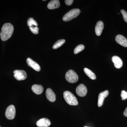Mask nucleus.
Wrapping results in <instances>:
<instances>
[{
	"label": "nucleus",
	"mask_w": 127,
	"mask_h": 127,
	"mask_svg": "<svg viewBox=\"0 0 127 127\" xmlns=\"http://www.w3.org/2000/svg\"><path fill=\"white\" fill-rule=\"evenodd\" d=\"M14 27L10 23H5L2 26L0 33L1 39L3 41H5L10 38L13 34Z\"/></svg>",
	"instance_id": "1"
},
{
	"label": "nucleus",
	"mask_w": 127,
	"mask_h": 127,
	"mask_svg": "<svg viewBox=\"0 0 127 127\" xmlns=\"http://www.w3.org/2000/svg\"><path fill=\"white\" fill-rule=\"evenodd\" d=\"M64 98L66 102L71 106H76L78 104V102L76 97L69 91H65L63 94Z\"/></svg>",
	"instance_id": "2"
},
{
	"label": "nucleus",
	"mask_w": 127,
	"mask_h": 127,
	"mask_svg": "<svg viewBox=\"0 0 127 127\" xmlns=\"http://www.w3.org/2000/svg\"><path fill=\"white\" fill-rule=\"evenodd\" d=\"M80 10L79 9H72L64 16L63 20L65 22L69 21L73 18L77 17L80 14Z\"/></svg>",
	"instance_id": "3"
},
{
	"label": "nucleus",
	"mask_w": 127,
	"mask_h": 127,
	"mask_svg": "<svg viewBox=\"0 0 127 127\" xmlns=\"http://www.w3.org/2000/svg\"><path fill=\"white\" fill-rule=\"evenodd\" d=\"M65 78L66 81L70 83H73L78 81V77L77 73L72 70H70L66 73Z\"/></svg>",
	"instance_id": "4"
},
{
	"label": "nucleus",
	"mask_w": 127,
	"mask_h": 127,
	"mask_svg": "<svg viewBox=\"0 0 127 127\" xmlns=\"http://www.w3.org/2000/svg\"><path fill=\"white\" fill-rule=\"evenodd\" d=\"M6 118L12 120L15 118L16 115L15 108L13 105H11L7 107L5 113Z\"/></svg>",
	"instance_id": "5"
},
{
	"label": "nucleus",
	"mask_w": 127,
	"mask_h": 127,
	"mask_svg": "<svg viewBox=\"0 0 127 127\" xmlns=\"http://www.w3.org/2000/svg\"><path fill=\"white\" fill-rule=\"evenodd\" d=\"M14 76L17 80H25L27 77V74L25 71L22 70H16L14 71Z\"/></svg>",
	"instance_id": "6"
},
{
	"label": "nucleus",
	"mask_w": 127,
	"mask_h": 127,
	"mask_svg": "<svg viewBox=\"0 0 127 127\" xmlns=\"http://www.w3.org/2000/svg\"><path fill=\"white\" fill-rule=\"evenodd\" d=\"M76 92L77 95L79 96H85L87 93V89L84 84H81L76 89Z\"/></svg>",
	"instance_id": "7"
},
{
	"label": "nucleus",
	"mask_w": 127,
	"mask_h": 127,
	"mask_svg": "<svg viewBox=\"0 0 127 127\" xmlns=\"http://www.w3.org/2000/svg\"><path fill=\"white\" fill-rule=\"evenodd\" d=\"M109 92L108 91H105L104 92H102L99 94L98 100V107H101L103 104L104 98L108 96Z\"/></svg>",
	"instance_id": "8"
},
{
	"label": "nucleus",
	"mask_w": 127,
	"mask_h": 127,
	"mask_svg": "<svg viewBox=\"0 0 127 127\" xmlns=\"http://www.w3.org/2000/svg\"><path fill=\"white\" fill-rule=\"evenodd\" d=\"M27 63L28 66L32 67L35 70L37 71H40L41 68L40 65L31 58H27Z\"/></svg>",
	"instance_id": "9"
},
{
	"label": "nucleus",
	"mask_w": 127,
	"mask_h": 127,
	"mask_svg": "<svg viewBox=\"0 0 127 127\" xmlns=\"http://www.w3.org/2000/svg\"><path fill=\"white\" fill-rule=\"evenodd\" d=\"M36 124L39 127H48L51 125V123L47 118H43L38 120Z\"/></svg>",
	"instance_id": "10"
},
{
	"label": "nucleus",
	"mask_w": 127,
	"mask_h": 127,
	"mask_svg": "<svg viewBox=\"0 0 127 127\" xmlns=\"http://www.w3.org/2000/svg\"><path fill=\"white\" fill-rule=\"evenodd\" d=\"M46 95L48 100L51 102H54L56 101V94L51 89L48 88L47 89Z\"/></svg>",
	"instance_id": "11"
},
{
	"label": "nucleus",
	"mask_w": 127,
	"mask_h": 127,
	"mask_svg": "<svg viewBox=\"0 0 127 127\" xmlns=\"http://www.w3.org/2000/svg\"><path fill=\"white\" fill-rule=\"evenodd\" d=\"M115 39L117 43L119 45L124 47H127V39L122 35H117Z\"/></svg>",
	"instance_id": "12"
},
{
	"label": "nucleus",
	"mask_w": 127,
	"mask_h": 127,
	"mask_svg": "<svg viewBox=\"0 0 127 127\" xmlns=\"http://www.w3.org/2000/svg\"><path fill=\"white\" fill-rule=\"evenodd\" d=\"M104 28V24L102 21H99L96 24L95 27V32L96 35L100 36Z\"/></svg>",
	"instance_id": "13"
},
{
	"label": "nucleus",
	"mask_w": 127,
	"mask_h": 127,
	"mask_svg": "<svg viewBox=\"0 0 127 127\" xmlns=\"http://www.w3.org/2000/svg\"><path fill=\"white\" fill-rule=\"evenodd\" d=\"M112 61L114 64V66L117 68H120L122 66L123 62L120 57L114 56L112 58Z\"/></svg>",
	"instance_id": "14"
},
{
	"label": "nucleus",
	"mask_w": 127,
	"mask_h": 127,
	"mask_svg": "<svg viewBox=\"0 0 127 127\" xmlns=\"http://www.w3.org/2000/svg\"><path fill=\"white\" fill-rule=\"evenodd\" d=\"M32 89L34 93L37 95H40L42 93L44 89L41 85L34 84L32 86Z\"/></svg>",
	"instance_id": "15"
},
{
	"label": "nucleus",
	"mask_w": 127,
	"mask_h": 127,
	"mask_svg": "<svg viewBox=\"0 0 127 127\" xmlns=\"http://www.w3.org/2000/svg\"><path fill=\"white\" fill-rule=\"evenodd\" d=\"M60 6V3L58 0H53L51 1L47 5V8L49 9H54L59 8Z\"/></svg>",
	"instance_id": "16"
},
{
	"label": "nucleus",
	"mask_w": 127,
	"mask_h": 127,
	"mask_svg": "<svg viewBox=\"0 0 127 127\" xmlns=\"http://www.w3.org/2000/svg\"><path fill=\"white\" fill-rule=\"evenodd\" d=\"M84 71L86 75L89 78L93 79V80H95L96 79V76L95 73L92 71L91 70L87 68H84Z\"/></svg>",
	"instance_id": "17"
},
{
	"label": "nucleus",
	"mask_w": 127,
	"mask_h": 127,
	"mask_svg": "<svg viewBox=\"0 0 127 127\" xmlns=\"http://www.w3.org/2000/svg\"><path fill=\"white\" fill-rule=\"evenodd\" d=\"M65 40L64 39L58 40L53 45L52 47L55 50L57 49L62 46L65 43Z\"/></svg>",
	"instance_id": "18"
},
{
	"label": "nucleus",
	"mask_w": 127,
	"mask_h": 127,
	"mask_svg": "<svg viewBox=\"0 0 127 127\" xmlns=\"http://www.w3.org/2000/svg\"><path fill=\"white\" fill-rule=\"evenodd\" d=\"M27 25L29 27L35 26H38V24L36 21H35L32 18H30L28 20Z\"/></svg>",
	"instance_id": "19"
},
{
	"label": "nucleus",
	"mask_w": 127,
	"mask_h": 127,
	"mask_svg": "<svg viewBox=\"0 0 127 127\" xmlns=\"http://www.w3.org/2000/svg\"><path fill=\"white\" fill-rule=\"evenodd\" d=\"M84 48H85V47L83 45H82V44L78 45L75 48L74 51V53L75 54H78L82 51L83 50H84Z\"/></svg>",
	"instance_id": "20"
},
{
	"label": "nucleus",
	"mask_w": 127,
	"mask_h": 127,
	"mask_svg": "<svg viewBox=\"0 0 127 127\" xmlns=\"http://www.w3.org/2000/svg\"><path fill=\"white\" fill-rule=\"evenodd\" d=\"M30 29L31 31L33 34H37L39 33V29L37 27H34V26H33L30 27Z\"/></svg>",
	"instance_id": "21"
},
{
	"label": "nucleus",
	"mask_w": 127,
	"mask_h": 127,
	"mask_svg": "<svg viewBox=\"0 0 127 127\" xmlns=\"http://www.w3.org/2000/svg\"><path fill=\"white\" fill-rule=\"evenodd\" d=\"M121 12L122 14L124 20L125 21V22L127 23V12L125 10H121Z\"/></svg>",
	"instance_id": "22"
},
{
	"label": "nucleus",
	"mask_w": 127,
	"mask_h": 127,
	"mask_svg": "<svg viewBox=\"0 0 127 127\" xmlns=\"http://www.w3.org/2000/svg\"><path fill=\"white\" fill-rule=\"evenodd\" d=\"M121 96L123 100H125L127 98V92L125 91H123L121 92Z\"/></svg>",
	"instance_id": "23"
},
{
	"label": "nucleus",
	"mask_w": 127,
	"mask_h": 127,
	"mask_svg": "<svg viewBox=\"0 0 127 127\" xmlns=\"http://www.w3.org/2000/svg\"><path fill=\"white\" fill-rule=\"evenodd\" d=\"M73 0H65V3L67 5H71L73 2Z\"/></svg>",
	"instance_id": "24"
},
{
	"label": "nucleus",
	"mask_w": 127,
	"mask_h": 127,
	"mask_svg": "<svg viewBox=\"0 0 127 127\" xmlns=\"http://www.w3.org/2000/svg\"><path fill=\"white\" fill-rule=\"evenodd\" d=\"M123 114L124 116L127 117V107L126 108V109H125L124 112Z\"/></svg>",
	"instance_id": "25"
},
{
	"label": "nucleus",
	"mask_w": 127,
	"mask_h": 127,
	"mask_svg": "<svg viewBox=\"0 0 127 127\" xmlns=\"http://www.w3.org/2000/svg\"></svg>",
	"instance_id": "26"
},
{
	"label": "nucleus",
	"mask_w": 127,
	"mask_h": 127,
	"mask_svg": "<svg viewBox=\"0 0 127 127\" xmlns=\"http://www.w3.org/2000/svg\"><path fill=\"white\" fill-rule=\"evenodd\" d=\"M0 127H1V126H0Z\"/></svg>",
	"instance_id": "27"
}]
</instances>
